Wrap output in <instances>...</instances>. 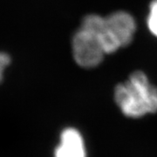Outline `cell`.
<instances>
[{
  "label": "cell",
  "mask_w": 157,
  "mask_h": 157,
  "mask_svg": "<svg viewBox=\"0 0 157 157\" xmlns=\"http://www.w3.org/2000/svg\"><path fill=\"white\" fill-rule=\"evenodd\" d=\"M114 101L125 116L143 117L157 112V88L145 73L136 71L128 80L116 86Z\"/></svg>",
  "instance_id": "obj_1"
},
{
  "label": "cell",
  "mask_w": 157,
  "mask_h": 157,
  "mask_svg": "<svg viewBox=\"0 0 157 157\" xmlns=\"http://www.w3.org/2000/svg\"><path fill=\"white\" fill-rule=\"evenodd\" d=\"M81 26L99 37L106 54L128 45L136 30L135 18L126 11H116L107 17L91 14L84 17Z\"/></svg>",
  "instance_id": "obj_2"
},
{
  "label": "cell",
  "mask_w": 157,
  "mask_h": 157,
  "mask_svg": "<svg viewBox=\"0 0 157 157\" xmlns=\"http://www.w3.org/2000/svg\"><path fill=\"white\" fill-rule=\"evenodd\" d=\"M74 60L84 68L99 66L106 55L99 37L94 32L80 26L73 38Z\"/></svg>",
  "instance_id": "obj_3"
},
{
  "label": "cell",
  "mask_w": 157,
  "mask_h": 157,
  "mask_svg": "<svg viewBox=\"0 0 157 157\" xmlns=\"http://www.w3.org/2000/svg\"><path fill=\"white\" fill-rule=\"evenodd\" d=\"M54 157H87L84 139L78 129L67 128L62 131Z\"/></svg>",
  "instance_id": "obj_4"
},
{
  "label": "cell",
  "mask_w": 157,
  "mask_h": 157,
  "mask_svg": "<svg viewBox=\"0 0 157 157\" xmlns=\"http://www.w3.org/2000/svg\"><path fill=\"white\" fill-rule=\"evenodd\" d=\"M147 26L151 33L157 38V0H154L150 5L147 17Z\"/></svg>",
  "instance_id": "obj_5"
},
{
  "label": "cell",
  "mask_w": 157,
  "mask_h": 157,
  "mask_svg": "<svg viewBox=\"0 0 157 157\" xmlns=\"http://www.w3.org/2000/svg\"><path fill=\"white\" fill-rule=\"evenodd\" d=\"M11 58L5 52H0V81L3 79L4 71L6 67L10 64Z\"/></svg>",
  "instance_id": "obj_6"
}]
</instances>
